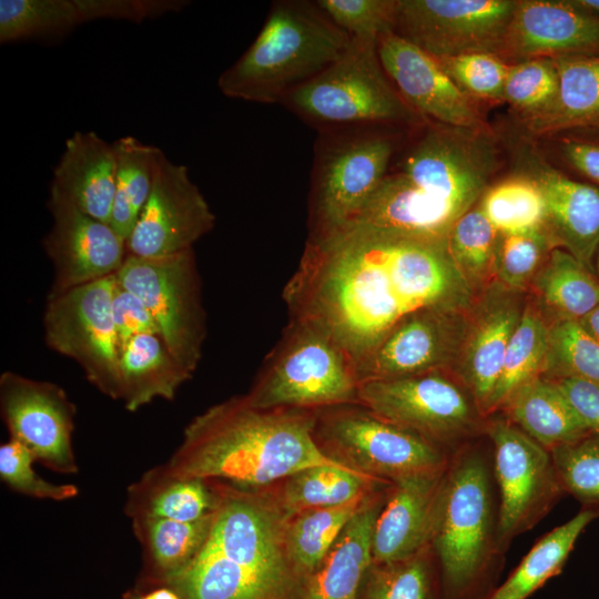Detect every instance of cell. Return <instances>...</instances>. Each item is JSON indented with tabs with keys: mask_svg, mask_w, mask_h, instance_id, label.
I'll use <instances>...</instances> for the list:
<instances>
[{
	"mask_svg": "<svg viewBox=\"0 0 599 599\" xmlns=\"http://www.w3.org/2000/svg\"><path fill=\"white\" fill-rule=\"evenodd\" d=\"M283 297L291 319L328 334L355 366L410 314L477 298L447 242L355 229L308 237Z\"/></svg>",
	"mask_w": 599,
	"mask_h": 599,
	"instance_id": "cell-1",
	"label": "cell"
},
{
	"mask_svg": "<svg viewBox=\"0 0 599 599\" xmlns=\"http://www.w3.org/2000/svg\"><path fill=\"white\" fill-rule=\"evenodd\" d=\"M316 418L317 409H258L232 397L191 420L164 466L181 477L266 488L305 468L339 464L318 446Z\"/></svg>",
	"mask_w": 599,
	"mask_h": 599,
	"instance_id": "cell-2",
	"label": "cell"
},
{
	"mask_svg": "<svg viewBox=\"0 0 599 599\" xmlns=\"http://www.w3.org/2000/svg\"><path fill=\"white\" fill-rule=\"evenodd\" d=\"M213 481L219 499L204 545L161 585L181 599H301L304 581L287 552V517L274 485L247 489Z\"/></svg>",
	"mask_w": 599,
	"mask_h": 599,
	"instance_id": "cell-3",
	"label": "cell"
},
{
	"mask_svg": "<svg viewBox=\"0 0 599 599\" xmlns=\"http://www.w3.org/2000/svg\"><path fill=\"white\" fill-rule=\"evenodd\" d=\"M495 487L491 449L469 441L450 454L429 541L443 599H486L496 588L504 554L497 540Z\"/></svg>",
	"mask_w": 599,
	"mask_h": 599,
	"instance_id": "cell-4",
	"label": "cell"
},
{
	"mask_svg": "<svg viewBox=\"0 0 599 599\" xmlns=\"http://www.w3.org/2000/svg\"><path fill=\"white\" fill-rule=\"evenodd\" d=\"M351 39L316 2L275 1L254 41L220 75L217 87L231 99L281 103L335 62Z\"/></svg>",
	"mask_w": 599,
	"mask_h": 599,
	"instance_id": "cell-5",
	"label": "cell"
},
{
	"mask_svg": "<svg viewBox=\"0 0 599 599\" xmlns=\"http://www.w3.org/2000/svg\"><path fill=\"white\" fill-rule=\"evenodd\" d=\"M377 40L353 37L335 62L281 103L318 131L415 122L382 67Z\"/></svg>",
	"mask_w": 599,
	"mask_h": 599,
	"instance_id": "cell-6",
	"label": "cell"
},
{
	"mask_svg": "<svg viewBox=\"0 0 599 599\" xmlns=\"http://www.w3.org/2000/svg\"><path fill=\"white\" fill-rule=\"evenodd\" d=\"M359 380L348 353L328 334L291 319L243 397L258 409H322L358 404Z\"/></svg>",
	"mask_w": 599,
	"mask_h": 599,
	"instance_id": "cell-7",
	"label": "cell"
},
{
	"mask_svg": "<svg viewBox=\"0 0 599 599\" xmlns=\"http://www.w3.org/2000/svg\"><path fill=\"white\" fill-rule=\"evenodd\" d=\"M380 128L319 131L312 173L308 237L324 236L351 224L389 172L396 143Z\"/></svg>",
	"mask_w": 599,
	"mask_h": 599,
	"instance_id": "cell-8",
	"label": "cell"
},
{
	"mask_svg": "<svg viewBox=\"0 0 599 599\" xmlns=\"http://www.w3.org/2000/svg\"><path fill=\"white\" fill-rule=\"evenodd\" d=\"M314 435L333 460L392 484L443 473L450 457L358 404L317 409Z\"/></svg>",
	"mask_w": 599,
	"mask_h": 599,
	"instance_id": "cell-9",
	"label": "cell"
},
{
	"mask_svg": "<svg viewBox=\"0 0 599 599\" xmlns=\"http://www.w3.org/2000/svg\"><path fill=\"white\" fill-rule=\"evenodd\" d=\"M358 405L448 454L485 435L486 417L461 382L447 370L363 382Z\"/></svg>",
	"mask_w": 599,
	"mask_h": 599,
	"instance_id": "cell-10",
	"label": "cell"
},
{
	"mask_svg": "<svg viewBox=\"0 0 599 599\" xmlns=\"http://www.w3.org/2000/svg\"><path fill=\"white\" fill-rule=\"evenodd\" d=\"M115 275L121 286L144 303L170 353L193 374L205 337L193 248L163 256L128 253Z\"/></svg>",
	"mask_w": 599,
	"mask_h": 599,
	"instance_id": "cell-11",
	"label": "cell"
},
{
	"mask_svg": "<svg viewBox=\"0 0 599 599\" xmlns=\"http://www.w3.org/2000/svg\"><path fill=\"white\" fill-rule=\"evenodd\" d=\"M485 435L498 496V547L505 555L511 541L534 528L565 491L550 453L507 417H487Z\"/></svg>",
	"mask_w": 599,
	"mask_h": 599,
	"instance_id": "cell-12",
	"label": "cell"
},
{
	"mask_svg": "<svg viewBox=\"0 0 599 599\" xmlns=\"http://www.w3.org/2000/svg\"><path fill=\"white\" fill-rule=\"evenodd\" d=\"M116 275L49 294L43 317L45 342L75 361L88 380L116 399L121 345L112 314Z\"/></svg>",
	"mask_w": 599,
	"mask_h": 599,
	"instance_id": "cell-13",
	"label": "cell"
},
{
	"mask_svg": "<svg viewBox=\"0 0 599 599\" xmlns=\"http://www.w3.org/2000/svg\"><path fill=\"white\" fill-rule=\"evenodd\" d=\"M512 0H397L394 32L435 58L502 54Z\"/></svg>",
	"mask_w": 599,
	"mask_h": 599,
	"instance_id": "cell-14",
	"label": "cell"
},
{
	"mask_svg": "<svg viewBox=\"0 0 599 599\" xmlns=\"http://www.w3.org/2000/svg\"><path fill=\"white\" fill-rule=\"evenodd\" d=\"M215 215L187 167L160 152L149 199L126 241L129 254L163 256L191 250L214 226Z\"/></svg>",
	"mask_w": 599,
	"mask_h": 599,
	"instance_id": "cell-15",
	"label": "cell"
},
{
	"mask_svg": "<svg viewBox=\"0 0 599 599\" xmlns=\"http://www.w3.org/2000/svg\"><path fill=\"white\" fill-rule=\"evenodd\" d=\"M0 407L10 438L23 444L37 460L57 473L78 471L72 448L75 406L60 386L4 372Z\"/></svg>",
	"mask_w": 599,
	"mask_h": 599,
	"instance_id": "cell-16",
	"label": "cell"
},
{
	"mask_svg": "<svg viewBox=\"0 0 599 599\" xmlns=\"http://www.w3.org/2000/svg\"><path fill=\"white\" fill-rule=\"evenodd\" d=\"M469 311L427 308L410 314L356 365L359 384L453 370L465 339Z\"/></svg>",
	"mask_w": 599,
	"mask_h": 599,
	"instance_id": "cell-17",
	"label": "cell"
},
{
	"mask_svg": "<svg viewBox=\"0 0 599 599\" xmlns=\"http://www.w3.org/2000/svg\"><path fill=\"white\" fill-rule=\"evenodd\" d=\"M52 227L43 247L54 268L50 294L116 274L126 255V241L110 224L89 216L50 191Z\"/></svg>",
	"mask_w": 599,
	"mask_h": 599,
	"instance_id": "cell-18",
	"label": "cell"
},
{
	"mask_svg": "<svg viewBox=\"0 0 599 599\" xmlns=\"http://www.w3.org/2000/svg\"><path fill=\"white\" fill-rule=\"evenodd\" d=\"M377 52L388 79L418 116L447 126L487 130L474 101L435 57L395 32L378 38Z\"/></svg>",
	"mask_w": 599,
	"mask_h": 599,
	"instance_id": "cell-19",
	"label": "cell"
},
{
	"mask_svg": "<svg viewBox=\"0 0 599 599\" xmlns=\"http://www.w3.org/2000/svg\"><path fill=\"white\" fill-rule=\"evenodd\" d=\"M519 294L496 282L483 292L469 311L465 339L453 368L486 418L509 342L525 307Z\"/></svg>",
	"mask_w": 599,
	"mask_h": 599,
	"instance_id": "cell-20",
	"label": "cell"
},
{
	"mask_svg": "<svg viewBox=\"0 0 599 599\" xmlns=\"http://www.w3.org/2000/svg\"><path fill=\"white\" fill-rule=\"evenodd\" d=\"M593 54H599V17L573 0L516 2L501 54L504 60Z\"/></svg>",
	"mask_w": 599,
	"mask_h": 599,
	"instance_id": "cell-21",
	"label": "cell"
},
{
	"mask_svg": "<svg viewBox=\"0 0 599 599\" xmlns=\"http://www.w3.org/2000/svg\"><path fill=\"white\" fill-rule=\"evenodd\" d=\"M526 166V175L544 197V227L557 247L593 271L599 248V187L572 179L536 156H529Z\"/></svg>",
	"mask_w": 599,
	"mask_h": 599,
	"instance_id": "cell-22",
	"label": "cell"
},
{
	"mask_svg": "<svg viewBox=\"0 0 599 599\" xmlns=\"http://www.w3.org/2000/svg\"><path fill=\"white\" fill-rule=\"evenodd\" d=\"M464 214L430 196L396 171L387 173L358 215L344 229L447 242L449 231Z\"/></svg>",
	"mask_w": 599,
	"mask_h": 599,
	"instance_id": "cell-23",
	"label": "cell"
},
{
	"mask_svg": "<svg viewBox=\"0 0 599 599\" xmlns=\"http://www.w3.org/2000/svg\"><path fill=\"white\" fill-rule=\"evenodd\" d=\"M444 471L392 485L374 526L372 562L398 560L429 546Z\"/></svg>",
	"mask_w": 599,
	"mask_h": 599,
	"instance_id": "cell-24",
	"label": "cell"
},
{
	"mask_svg": "<svg viewBox=\"0 0 599 599\" xmlns=\"http://www.w3.org/2000/svg\"><path fill=\"white\" fill-rule=\"evenodd\" d=\"M116 177L113 144L93 131H77L53 169L50 191L80 211L110 224Z\"/></svg>",
	"mask_w": 599,
	"mask_h": 599,
	"instance_id": "cell-25",
	"label": "cell"
},
{
	"mask_svg": "<svg viewBox=\"0 0 599 599\" xmlns=\"http://www.w3.org/2000/svg\"><path fill=\"white\" fill-rule=\"evenodd\" d=\"M390 487L368 497L349 520L322 564L304 581L301 599H358L372 565L374 526Z\"/></svg>",
	"mask_w": 599,
	"mask_h": 599,
	"instance_id": "cell-26",
	"label": "cell"
},
{
	"mask_svg": "<svg viewBox=\"0 0 599 599\" xmlns=\"http://www.w3.org/2000/svg\"><path fill=\"white\" fill-rule=\"evenodd\" d=\"M191 377L159 334H141L121 349L116 399L135 412L155 398L172 400Z\"/></svg>",
	"mask_w": 599,
	"mask_h": 599,
	"instance_id": "cell-27",
	"label": "cell"
},
{
	"mask_svg": "<svg viewBox=\"0 0 599 599\" xmlns=\"http://www.w3.org/2000/svg\"><path fill=\"white\" fill-rule=\"evenodd\" d=\"M217 499L213 480L176 476L162 465L128 488L125 512L132 520L162 518L192 522L210 515Z\"/></svg>",
	"mask_w": 599,
	"mask_h": 599,
	"instance_id": "cell-28",
	"label": "cell"
},
{
	"mask_svg": "<svg viewBox=\"0 0 599 599\" xmlns=\"http://www.w3.org/2000/svg\"><path fill=\"white\" fill-rule=\"evenodd\" d=\"M500 412L549 453L591 434L556 383L544 376L517 389Z\"/></svg>",
	"mask_w": 599,
	"mask_h": 599,
	"instance_id": "cell-29",
	"label": "cell"
},
{
	"mask_svg": "<svg viewBox=\"0 0 599 599\" xmlns=\"http://www.w3.org/2000/svg\"><path fill=\"white\" fill-rule=\"evenodd\" d=\"M559 87L552 108L527 121L535 134L590 131L599 133V54L555 59Z\"/></svg>",
	"mask_w": 599,
	"mask_h": 599,
	"instance_id": "cell-30",
	"label": "cell"
},
{
	"mask_svg": "<svg viewBox=\"0 0 599 599\" xmlns=\"http://www.w3.org/2000/svg\"><path fill=\"white\" fill-rule=\"evenodd\" d=\"M529 287L549 325L580 321L599 305V278L561 247L551 250Z\"/></svg>",
	"mask_w": 599,
	"mask_h": 599,
	"instance_id": "cell-31",
	"label": "cell"
},
{
	"mask_svg": "<svg viewBox=\"0 0 599 599\" xmlns=\"http://www.w3.org/2000/svg\"><path fill=\"white\" fill-rule=\"evenodd\" d=\"M392 485L342 464H329L300 470L282 480L274 490L288 518L308 509L344 506Z\"/></svg>",
	"mask_w": 599,
	"mask_h": 599,
	"instance_id": "cell-32",
	"label": "cell"
},
{
	"mask_svg": "<svg viewBox=\"0 0 599 599\" xmlns=\"http://www.w3.org/2000/svg\"><path fill=\"white\" fill-rule=\"evenodd\" d=\"M213 512L192 522L133 519V530L143 549V568L134 588L161 585L186 567L210 534Z\"/></svg>",
	"mask_w": 599,
	"mask_h": 599,
	"instance_id": "cell-33",
	"label": "cell"
},
{
	"mask_svg": "<svg viewBox=\"0 0 599 599\" xmlns=\"http://www.w3.org/2000/svg\"><path fill=\"white\" fill-rule=\"evenodd\" d=\"M599 517V508L582 509L542 536L486 599H528L549 579L559 575L585 528Z\"/></svg>",
	"mask_w": 599,
	"mask_h": 599,
	"instance_id": "cell-34",
	"label": "cell"
},
{
	"mask_svg": "<svg viewBox=\"0 0 599 599\" xmlns=\"http://www.w3.org/2000/svg\"><path fill=\"white\" fill-rule=\"evenodd\" d=\"M112 144L116 158V177L110 225L128 241L151 193L161 149L132 135L122 136Z\"/></svg>",
	"mask_w": 599,
	"mask_h": 599,
	"instance_id": "cell-35",
	"label": "cell"
},
{
	"mask_svg": "<svg viewBox=\"0 0 599 599\" xmlns=\"http://www.w3.org/2000/svg\"><path fill=\"white\" fill-rule=\"evenodd\" d=\"M548 339L549 324L534 303H527L509 342L487 417L500 412L522 385L541 376Z\"/></svg>",
	"mask_w": 599,
	"mask_h": 599,
	"instance_id": "cell-36",
	"label": "cell"
},
{
	"mask_svg": "<svg viewBox=\"0 0 599 599\" xmlns=\"http://www.w3.org/2000/svg\"><path fill=\"white\" fill-rule=\"evenodd\" d=\"M372 495L344 506L304 510L286 519L287 552L303 581L318 568L346 525Z\"/></svg>",
	"mask_w": 599,
	"mask_h": 599,
	"instance_id": "cell-37",
	"label": "cell"
},
{
	"mask_svg": "<svg viewBox=\"0 0 599 599\" xmlns=\"http://www.w3.org/2000/svg\"><path fill=\"white\" fill-rule=\"evenodd\" d=\"M358 599H443L440 572L430 546L398 560L372 562Z\"/></svg>",
	"mask_w": 599,
	"mask_h": 599,
	"instance_id": "cell-38",
	"label": "cell"
},
{
	"mask_svg": "<svg viewBox=\"0 0 599 599\" xmlns=\"http://www.w3.org/2000/svg\"><path fill=\"white\" fill-rule=\"evenodd\" d=\"M87 18L81 0H1L0 42L59 38Z\"/></svg>",
	"mask_w": 599,
	"mask_h": 599,
	"instance_id": "cell-39",
	"label": "cell"
},
{
	"mask_svg": "<svg viewBox=\"0 0 599 599\" xmlns=\"http://www.w3.org/2000/svg\"><path fill=\"white\" fill-rule=\"evenodd\" d=\"M499 240L500 233L478 204L461 215L449 231L448 252L476 295L495 283Z\"/></svg>",
	"mask_w": 599,
	"mask_h": 599,
	"instance_id": "cell-40",
	"label": "cell"
},
{
	"mask_svg": "<svg viewBox=\"0 0 599 599\" xmlns=\"http://www.w3.org/2000/svg\"><path fill=\"white\" fill-rule=\"evenodd\" d=\"M478 205L496 230L502 234L544 226L545 203L541 191L526 174L487 187Z\"/></svg>",
	"mask_w": 599,
	"mask_h": 599,
	"instance_id": "cell-41",
	"label": "cell"
},
{
	"mask_svg": "<svg viewBox=\"0 0 599 599\" xmlns=\"http://www.w3.org/2000/svg\"><path fill=\"white\" fill-rule=\"evenodd\" d=\"M541 376L599 384V342L578 321L552 323Z\"/></svg>",
	"mask_w": 599,
	"mask_h": 599,
	"instance_id": "cell-42",
	"label": "cell"
},
{
	"mask_svg": "<svg viewBox=\"0 0 599 599\" xmlns=\"http://www.w3.org/2000/svg\"><path fill=\"white\" fill-rule=\"evenodd\" d=\"M559 87L555 59L537 58L510 64L502 101L518 111L522 119L534 120L554 105Z\"/></svg>",
	"mask_w": 599,
	"mask_h": 599,
	"instance_id": "cell-43",
	"label": "cell"
},
{
	"mask_svg": "<svg viewBox=\"0 0 599 599\" xmlns=\"http://www.w3.org/2000/svg\"><path fill=\"white\" fill-rule=\"evenodd\" d=\"M557 247L546 229L518 233H500L495 282L504 288L521 293L530 283L551 252Z\"/></svg>",
	"mask_w": 599,
	"mask_h": 599,
	"instance_id": "cell-44",
	"label": "cell"
},
{
	"mask_svg": "<svg viewBox=\"0 0 599 599\" xmlns=\"http://www.w3.org/2000/svg\"><path fill=\"white\" fill-rule=\"evenodd\" d=\"M550 455L565 494L582 507L599 508V435L588 434Z\"/></svg>",
	"mask_w": 599,
	"mask_h": 599,
	"instance_id": "cell-45",
	"label": "cell"
},
{
	"mask_svg": "<svg viewBox=\"0 0 599 599\" xmlns=\"http://www.w3.org/2000/svg\"><path fill=\"white\" fill-rule=\"evenodd\" d=\"M436 59L470 100L502 101L510 64L501 57L477 52Z\"/></svg>",
	"mask_w": 599,
	"mask_h": 599,
	"instance_id": "cell-46",
	"label": "cell"
},
{
	"mask_svg": "<svg viewBox=\"0 0 599 599\" xmlns=\"http://www.w3.org/2000/svg\"><path fill=\"white\" fill-rule=\"evenodd\" d=\"M35 460L23 444L10 438L0 447L1 480L16 493L32 498L62 501L78 496L75 485H57L40 477L32 466Z\"/></svg>",
	"mask_w": 599,
	"mask_h": 599,
	"instance_id": "cell-47",
	"label": "cell"
},
{
	"mask_svg": "<svg viewBox=\"0 0 599 599\" xmlns=\"http://www.w3.org/2000/svg\"><path fill=\"white\" fill-rule=\"evenodd\" d=\"M321 10L351 38L394 32L397 0H318Z\"/></svg>",
	"mask_w": 599,
	"mask_h": 599,
	"instance_id": "cell-48",
	"label": "cell"
},
{
	"mask_svg": "<svg viewBox=\"0 0 599 599\" xmlns=\"http://www.w3.org/2000/svg\"><path fill=\"white\" fill-rule=\"evenodd\" d=\"M112 314L121 349L134 336L141 334L160 335L144 303L132 292L121 286L118 280L112 298Z\"/></svg>",
	"mask_w": 599,
	"mask_h": 599,
	"instance_id": "cell-49",
	"label": "cell"
},
{
	"mask_svg": "<svg viewBox=\"0 0 599 599\" xmlns=\"http://www.w3.org/2000/svg\"><path fill=\"white\" fill-rule=\"evenodd\" d=\"M591 434L599 435V384L577 379H551Z\"/></svg>",
	"mask_w": 599,
	"mask_h": 599,
	"instance_id": "cell-50",
	"label": "cell"
},
{
	"mask_svg": "<svg viewBox=\"0 0 599 599\" xmlns=\"http://www.w3.org/2000/svg\"><path fill=\"white\" fill-rule=\"evenodd\" d=\"M558 149L569 167L599 187V139L565 136Z\"/></svg>",
	"mask_w": 599,
	"mask_h": 599,
	"instance_id": "cell-51",
	"label": "cell"
},
{
	"mask_svg": "<svg viewBox=\"0 0 599 599\" xmlns=\"http://www.w3.org/2000/svg\"><path fill=\"white\" fill-rule=\"evenodd\" d=\"M578 322L599 342V305Z\"/></svg>",
	"mask_w": 599,
	"mask_h": 599,
	"instance_id": "cell-52",
	"label": "cell"
},
{
	"mask_svg": "<svg viewBox=\"0 0 599 599\" xmlns=\"http://www.w3.org/2000/svg\"><path fill=\"white\" fill-rule=\"evenodd\" d=\"M573 2L588 12L599 17V0H573Z\"/></svg>",
	"mask_w": 599,
	"mask_h": 599,
	"instance_id": "cell-53",
	"label": "cell"
},
{
	"mask_svg": "<svg viewBox=\"0 0 599 599\" xmlns=\"http://www.w3.org/2000/svg\"><path fill=\"white\" fill-rule=\"evenodd\" d=\"M596 271L599 277V248H598V254H597V260H596Z\"/></svg>",
	"mask_w": 599,
	"mask_h": 599,
	"instance_id": "cell-54",
	"label": "cell"
}]
</instances>
